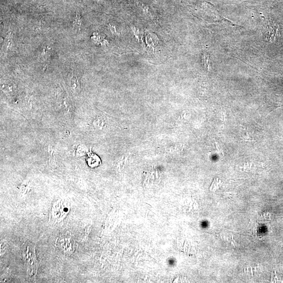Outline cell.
I'll use <instances>...</instances> for the list:
<instances>
[{
  "instance_id": "6da1fadb",
  "label": "cell",
  "mask_w": 283,
  "mask_h": 283,
  "mask_svg": "<svg viewBox=\"0 0 283 283\" xmlns=\"http://www.w3.org/2000/svg\"><path fill=\"white\" fill-rule=\"evenodd\" d=\"M23 258L28 276L35 278L37 272V261L35 247L33 243L27 241L23 246Z\"/></svg>"
}]
</instances>
